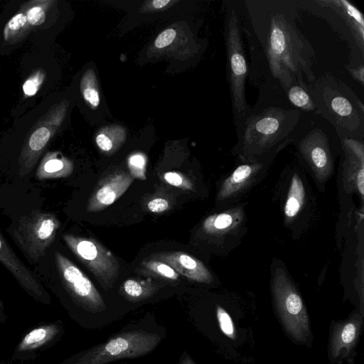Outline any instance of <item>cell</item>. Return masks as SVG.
<instances>
[{
    "label": "cell",
    "instance_id": "6da1fadb",
    "mask_svg": "<svg viewBox=\"0 0 364 364\" xmlns=\"http://www.w3.org/2000/svg\"><path fill=\"white\" fill-rule=\"evenodd\" d=\"M247 17L267 60L272 77L286 91L293 85L308 87L316 80L315 51L297 26L296 1H245Z\"/></svg>",
    "mask_w": 364,
    "mask_h": 364
},
{
    "label": "cell",
    "instance_id": "7a4b0ae2",
    "mask_svg": "<svg viewBox=\"0 0 364 364\" xmlns=\"http://www.w3.org/2000/svg\"><path fill=\"white\" fill-rule=\"evenodd\" d=\"M301 112L296 109L272 106L252 112L236 129L237 141L232 149L239 161H255L279 154L294 141Z\"/></svg>",
    "mask_w": 364,
    "mask_h": 364
},
{
    "label": "cell",
    "instance_id": "3957f363",
    "mask_svg": "<svg viewBox=\"0 0 364 364\" xmlns=\"http://www.w3.org/2000/svg\"><path fill=\"white\" fill-rule=\"evenodd\" d=\"M310 85L316 112L334 126L338 135L363 139L364 106L354 92L331 75L316 80Z\"/></svg>",
    "mask_w": 364,
    "mask_h": 364
},
{
    "label": "cell",
    "instance_id": "277c9868",
    "mask_svg": "<svg viewBox=\"0 0 364 364\" xmlns=\"http://www.w3.org/2000/svg\"><path fill=\"white\" fill-rule=\"evenodd\" d=\"M272 304L287 335L296 343L311 347L313 334L306 307L286 265L272 259L270 267Z\"/></svg>",
    "mask_w": 364,
    "mask_h": 364
},
{
    "label": "cell",
    "instance_id": "5b68a950",
    "mask_svg": "<svg viewBox=\"0 0 364 364\" xmlns=\"http://www.w3.org/2000/svg\"><path fill=\"white\" fill-rule=\"evenodd\" d=\"M54 259L63 288L71 301L70 316L86 328L112 322L106 316L107 304L90 279L60 252L55 251Z\"/></svg>",
    "mask_w": 364,
    "mask_h": 364
},
{
    "label": "cell",
    "instance_id": "8992f818",
    "mask_svg": "<svg viewBox=\"0 0 364 364\" xmlns=\"http://www.w3.org/2000/svg\"><path fill=\"white\" fill-rule=\"evenodd\" d=\"M296 3L300 9L326 20L347 42L350 51L347 66L355 68L363 64L364 16L358 9L346 0L296 1Z\"/></svg>",
    "mask_w": 364,
    "mask_h": 364
},
{
    "label": "cell",
    "instance_id": "52a82bcc",
    "mask_svg": "<svg viewBox=\"0 0 364 364\" xmlns=\"http://www.w3.org/2000/svg\"><path fill=\"white\" fill-rule=\"evenodd\" d=\"M306 173L299 164L290 166L278 184L283 224L296 238L307 230L314 213V196Z\"/></svg>",
    "mask_w": 364,
    "mask_h": 364
},
{
    "label": "cell",
    "instance_id": "ba28073f",
    "mask_svg": "<svg viewBox=\"0 0 364 364\" xmlns=\"http://www.w3.org/2000/svg\"><path fill=\"white\" fill-rule=\"evenodd\" d=\"M242 26L236 9L230 6L225 21L227 52V75L229 83L232 113L235 129H237L251 109L246 100L245 85L248 75L242 41Z\"/></svg>",
    "mask_w": 364,
    "mask_h": 364
},
{
    "label": "cell",
    "instance_id": "9c48e42d",
    "mask_svg": "<svg viewBox=\"0 0 364 364\" xmlns=\"http://www.w3.org/2000/svg\"><path fill=\"white\" fill-rule=\"evenodd\" d=\"M162 341L161 334L142 328L122 331L107 341L77 353L60 364H109L144 356Z\"/></svg>",
    "mask_w": 364,
    "mask_h": 364
},
{
    "label": "cell",
    "instance_id": "30bf717a",
    "mask_svg": "<svg viewBox=\"0 0 364 364\" xmlns=\"http://www.w3.org/2000/svg\"><path fill=\"white\" fill-rule=\"evenodd\" d=\"M59 227L53 213L33 210L20 216L8 232L26 259L36 264L53 242Z\"/></svg>",
    "mask_w": 364,
    "mask_h": 364
},
{
    "label": "cell",
    "instance_id": "8fae6325",
    "mask_svg": "<svg viewBox=\"0 0 364 364\" xmlns=\"http://www.w3.org/2000/svg\"><path fill=\"white\" fill-rule=\"evenodd\" d=\"M277 154L255 161H239L220 182L216 203L226 209L240 203L241 199L267 176Z\"/></svg>",
    "mask_w": 364,
    "mask_h": 364
},
{
    "label": "cell",
    "instance_id": "7c38bea8",
    "mask_svg": "<svg viewBox=\"0 0 364 364\" xmlns=\"http://www.w3.org/2000/svg\"><path fill=\"white\" fill-rule=\"evenodd\" d=\"M299 164L311 176L321 192L334 171V158L328 136L320 128H315L296 143Z\"/></svg>",
    "mask_w": 364,
    "mask_h": 364
},
{
    "label": "cell",
    "instance_id": "4fadbf2b",
    "mask_svg": "<svg viewBox=\"0 0 364 364\" xmlns=\"http://www.w3.org/2000/svg\"><path fill=\"white\" fill-rule=\"evenodd\" d=\"M63 238L101 286L106 290L111 289L119 274V264L112 252L92 237L64 234Z\"/></svg>",
    "mask_w": 364,
    "mask_h": 364
},
{
    "label": "cell",
    "instance_id": "5bb4252c",
    "mask_svg": "<svg viewBox=\"0 0 364 364\" xmlns=\"http://www.w3.org/2000/svg\"><path fill=\"white\" fill-rule=\"evenodd\" d=\"M247 230V218L245 203L210 215L201 225V231L212 240L211 244L225 254L231 252L240 244Z\"/></svg>",
    "mask_w": 364,
    "mask_h": 364
},
{
    "label": "cell",
    "instance_id": "9a60e30c",
    "mask_svg": "<svg viewBox=\"0 0 364 364\" xmlns=\"http://www.w3.org/2000/svg\"><path fill=\"white\" fill-rule=\"evenodd\" d=\"M66 109L65 101L53 105L30 129L18 160L21 176L29 173L36 165L63 121Z\"/></svg>",
    "mask_w": 364,
    "mask_h": 364
},
{
    "label": "cell",
    "instance_id": "2e32d148",
    "mask_svg": "<svg viewBox=\"0 0 364 364\" xmlns=\"http://www.w3.org/2000/svg\"><path fill=\"white\" fill-rule=\"evenodd\" d=\"M363 317L355 309L348 318L332 321L328 343V357L332 363H353L362 332Z\"/></svg>",
    "mask_w": 364,
    "mask_h": 364
},
{
    "label": "cell",
    "instance_id": "e0dca14e",
    "mask_svg": "<svg viewBox=\"0 0 364 364\" xmlns=\"http://www.w3.org/2000/svg\"><path fill=\"white\" fill-rule=\"evenodd\" d=\"M341 187L347 195L355 194L363 203L364 144L363 139L341 138Z\"/></svg>",
    "mask_w": 364,
    "mask_h": 364
},
{
    "label": "cell",
    "instance_id": "ac0fdd59",
    "mask_svg": "<svg viewBox=\"0 0 364 364\" xmlns=\"http://www.w3.org/2000/svg\"><path fill=\"white\" fill-rule=\"evenodd\" d=\"M0 263L9 270L21 287L33 299L45 305L51 304L50 294L40 279L16 255L1 232Z\"/></svg>",
    "mask_w": 364,
    "mask_h": 364
},
{
    "label": "cell",
    "instance_id": "d6986e66",
    "mask_svg": "<svg viewBox=\"0 0 364 364\" xmlns=\"http://www.w3.org/2000/svg\"><path fill=\"white\" fill-rule=\"evenodd\" d=\"M63 332V324L60 321L33 328L18 343L10 358V363L35 359L40 353L55 343Z\"/></svg>",
    "mask_w": 364,
    "mask_h": 364
},
{
    "label": "cell",
    "instance_id": "ffe728a7",
    "mask_svg": "<svg viewBox=\"0 0 364 364\" xmlns=\"http://www.w3.org/2000/svg\"><path fill=\"white\" fill-rule=\"evenodd\" d=\"M168 264L178 274L197 283L211 284L215 277L209 269L198 258L181 251H164L149 256Z\"/></svg>",
    "mask_w": 364,
    "mask_h": 364
},
{
    "label": "cell",
    "instance_id": "44dd1931",
    "mask_svg": "<svg viewBox=\"0 0 364 364\" xmlns=\"http://www.w3.org/2000/svg\"><path fill=\"white\" fill-rule=\"evenodd\" d=\"M133 181V177L125 172L107 176L90 196L87 211L97 212L107 208L125 193Z\"/></svg>",
    "mask_w": 364,
    "mask_h": 364
},
{
    "label": "cell",
    "instance_id": "7402d4cb",
    "mask_svg": "<svg viewBox=\"0 0 364 364\" xmlns=\"http://www.w3.org/2000/svg\"><path fill=\"white\" fill-rule=\"evenodd\" d=\"M73 163L57 151L47 152L42 158L36 171L38 180L66 178L72 174Z\"/></svg>",
    "mask_w": 364,
    "mask_h": 364
},
{
    "label": "cell",
    "instance_id": "603a6c76",
    "mask_svg": "<svg viewBox=\"0 0 364 364\" xmlns=\"http://www.w3.org/2000/svg\"><path fill=\"white\" fill-rule=\"evenodd\" d=\"M161 287V284L152 280L128 279L121 284L119 293L126 300L136 303L150 299Z\"/></svg>",
    "mask_w": 364,
    "mask_h": 364
},
{
    "label": "cell",
    "instance_id": "cb8c5ba5",
    "mask_svg": "<svg viewBox=\"0 0 364 364\" xmlns=\"http://www.w3.org/2000/svg\"><path fill=\"white\" fill-rule=\"evenodd\" d=\"M136 272L141 275L164 281L177 282L179 278V274L168 264L149 257L141 262Z\"/></svg>",
    "mask_w": 364,
    "mask_h": 364
},
{
    "label": "cell",
    "instance_id": "d4e9b609",
    "mask_svg": "<svg viewBox=\"0 0 364 364\" xmlns=\"http://www.w3.org/2000/svg\"><path fill=\"white\" fill-rule=\"evenodd\" d=\"M31 29L26 16L19 9V12L13 16L4 26V42L7 45L16 44L21 41Z\"/></svg>",
    "mask_w": 364,
    "mask_h": 364
},
{
    "label": "cell",
    "instance_id": "484cf974",
    "mask_svg": "<svg viewBox=\"0 0 364 364\" xmlns=\"http://www.w3.org/2000/svg\"><path fill=\"white\" fill-rule=\"evenodd\" d=\"M54 2V0L28 1L23 3L19 9L26 16L29 26L33 28L44 23L48 11Z\"/></svg>",
    "mask_w": 364,
    "mask_h": 364
},
{
    "label": "cell",
    "instance_id": "4316f807",
    "mask_svg": "<svg viewBox=\"0 0 364 364\" xmlns=\"http://www.w3.org/2000/svg\"><path fill=\"white\" fill-rule=\"evenodd\" d=\"M289 101L296 109L307 112H316V107L309 87L293 85L286 91Z\"/></svg>",
    "mask_w": 364,
    "mask_h": 364
},
{
    "label": "cell",
    "instance_id": "83f0119b",
    "mask_svg": "<svg viewBox=\"0 0 364 364\" xmlns=\"http://www.w3.org/2000/svg\"><path fill=\"white\" fill-rule=\"evenodd\" d=\"M80 90L83 98L93 107H97L100 104V95L97 87L95 73L92 70H87L82 77Z\"/></svg>",
    "mask_w": 364,
    "mask_h": 364
},
{
    "label": "cell",
    "instance_id": "f1b7e54d",
    "mask_svg": "<svg viewBox=\"0 0 364 364\" xmlns=\"http://www.w3.org/2000/svg\"><path fill=\"white\" fill-rule=\"evenodd\" d=\"M46 77V73L43 68L33 70L22 85L23 96L30 97L36 95L43 84Z\"/></svg>",
    "mask_w": 364,
    "mask_h": 364
},
{
    "label": "cell",
    "instance_id": "f546056e",
    "mask_svg": "<svg viewBox=\"0 0 364 364\" xmlns=\"http://www.w3.org/2000/svg\"><path fill=\"white\" fill-rule=\"evenodd\" d=\"M216 316L222 332L228 337L235 338V328L229 314L220 306H217Z\"/></svg>",
    "mask_w": 364,
    "mask_h": 364
},
{
    "label": "cell",
    "instance_id": "4dcf8cb0",
    "mask_svg": "<svg viewBox=\"0 0 364 364\" xmlns=\"http://www.w3.org/2000/svg\"><path fill=\"white\" fill-rule=\"evenodd\" d=\"M128 166L133 178L146 179V159L143 155L136 154L131 156L129 159Z\"/></svg>",
    "mask_w": 364,
    "mask_h": 364
},
{
    "label": "cell",
    "instance_id": "1f68e13d",
    "mask_svg": "<svg viewBox=\"0 0 364 364\" xmlns=\"http://www.w3.org/2000/svg\"><path fill=\"white\" fill-rule=\"evenodd\" d=\"M164 180L170 185L187 190H193L192 182L182 174L175 172H166L164 175Z\"/></svg>",
    "mask_w": 364,
    "mask_h": 364
},
{
    "label": "cell",
    "instance_id": "d6a6232c",
    "mask_svg": "<svg viewBox=\"0 0 364 364\" xmlns=\"http://www.w3.org/2000/svg\"><path fill=\"white\" fill-rule=\"evenodd\" d=\"M96 143L98 147L104 152H112L117 149V141L114 140L110 135L101 133L96 137Z\"/></svg>",
    "mask_w": 364,
    "mask_h": 364
},
{
    "label": "cell",
    "instance_id": "836d02e7",
    "mask_svg": "<svg viewBox=\"0 0 364 364\" xmlns=\"http://www.w3.org/2000/svg\"><path fill=\"white\" fill-rule=\"evenodd\" d=\"M175 37V30L172 28L165 30L156 38L155 41V46L159 48H165L173 41Z\"/></svg>",
    "mask_w": 364,
    "mask_h": 364
},
{
    "label": "cell",
    "instance_id": "e575fe53",
    "mask_svg": "<svg viewBox=\"0 0 364 364\" xmlns=\"http://www.w3.org/2000/svg\"><path fill=\"white\" fill-rule=\"evenodd\" d=\"M147 208L152 213H163L169 208V203L165 198H156L149 201Z\"/></svg>",
    "mask_w": 364,
    "mask_h": 364
},
{
    "label": "cell",
    "instance_id": "d590c367",
    "mask_svg": "<svg viewBox=\"0 0 364 364\" xmlns=\"http://www.w3.org/2000/svg\"><path fill=\"white\" fill-rule=\"evenodd\" d=\"M346 70L348 71L351 77L360 85H364V65L360 64L355 68H350L346 65Z\"/></svg>",
    "mask_w": 364,
    "mask_h": 364
},
{
    "label": "cell",
    "instance_id": "8d00e7d4",
    "mask_svg": "<svg viewBox=\"0 0 364 364\" xmlns=\"http://www.w3.org/2000/svg\"><path fill=\"white\" fill-rule=\"evenodd\" d=\"M178 364H196V363L186 352H183L179 358Z\"/></svg>",
    "mask_w": 364,
    "mask_h": 364
},
{
    "label": "cell",
    "instance_id": "74e56055",
    "mask_svg": "<svg viewBox=\"0 0 364 364\" xmlns=\"http://www.w3.org/2000/svg\"><path fill=\"white\" fill-rule=\"evenodd\" d=\"M170 2V0H154L151 1V6L155 9H161Z\"/></svg>",
    "mask_w": 364,
    "mask_h": 364
},
{
    "label": "cell",
    "instance_id": "f35d334b",
    "mask_svg": "<svg viewBox=\"0 0 364 364\" xmlns=\"http://www.w3.org/2000/svg\"><path fill=\"white\" fill-rule=\"evenodd\" d=\"M7 319V316L5 312L4 306L0 299V324L4 323Z\"/></svg>",
    "mask_w": 364,
    "mask_h": 364
}]
</instances>
